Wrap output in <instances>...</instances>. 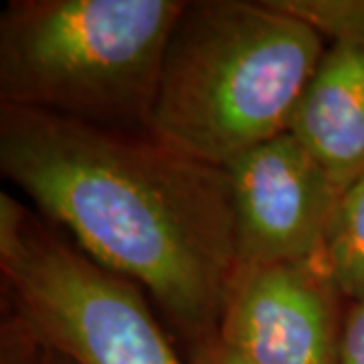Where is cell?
<instances>
[{"instance_id":"277c9868","label":"cell","mask_w":364,"mask_h":364,"mask_svg":"<svg viewBox=\"0 0 364 364\" xmlns=\"http://www.w3.org/2000/svg\"><path fill=\"white\" fill-rule=\"evenodd\" d=\"M0 273L11 314L73 364H186L142 287L105 269L6 193Z\"/></svg>"},{"instance_id":"8992f818","label":"cell","mask_w":364,"mask_h":364,"mask_svg":"<svg viewBox=\"0 0 364 364\" xmlns=\"http://www.w3.org/2000/svg\"><path fill=\"white\" fill-rule=\"evenodd\" d=\"M346 298L318 261L241 272L219 338L251 364H336Z\"/></svg>"},{"instance_id":"7a4b0ae2","label":"cell","mask_w":364,"mask_h":364,"mask_svg":"<svg viewBox=\"0 0 364 364\" xmlns=\"http://www.w3.org/2000/svg\"><path fill=\"white\" fill-rule=\"evenodd\" d=\"M326 49L275 0L188 2L164 57L150 134L225 168L286 134Z\"/></svg>"},{"instance_id":"6da1fadb","label":"cell","mask_w":364,"mask_h":364,"mask_svg":"<svg viewBox=\"0 0 364 364\" xmlns=\"http://www.w3.org/2000/svg\"><path fill=\"white\" fill-rule=\"evenodd\" d=\"M0 172L85 255L146 289L188 346L219 334L239 273L227 168L150 132L0 104Z\"/></svg>"},{"instance_id":"7c38bea8","label":"cell","mask_w":364,"mask_h":364,"mask_svg":"<svg viewBox=\"0 0 364 364\" xmlns=\"http://www.w3.org/2000/svg\"><path fill=\"white\" fill-rule=\"evenodd\" d=\"M186 364H251L219 336H210L188 346Z\"/></svg>"},{"instance_id":"9c48e42d","label":"cell","mask_w":364,"mask_h":364,"mask_svg":"<svg viewBox=\"0 0 364 364\" xmlns=\"http://www.w3.org/2000/svg\"><path fill=\"white\" fill-rule=\"evenodd\" d=\"M330 43L364 45V0H275Z\"/></svg>"},{"instance_id":"8fae6325","label":"cell","mask_w":364,"mask_h":364,"mask_svg":"<svg viewBox=\"0 0 364 364\" xmlns=\"http://www.w3.org/2000/svg\"><path fill=\"white\" fill-rule=\"evenodd\" d=\"M336 364H364V298L348 301Z\"/></svg>"},{"instance_id":"5b68a950","label":"cell","mask_w":364,"mask_h":364,"mask_svg":"<svg viewBox=\"0 0 364 364\" xmlns=\"http://www.w3.org/2000/svg\"><path fill=\"white\" fill-rule=\"evenodd\" d=\"M225 168L233 191L239 273L318 259L344 191L298 138L279 134Z\"/></svg>"},{"instance_id":"ba28073f","label":"cell","mask_w":364,"mask_h":364,"mask_svg":"<svg viewBox=\"0 0 364 364\" xmlns=\"http://www.w3.org/2000/svg\"><path fill=\"white\" fill-rule=\"evenodd\" d=\"M316 261L346 301L364 298V174L340 196Z\"/></svg>"},{"instance_id":"30bf717a","label":"cell","mask_w":364,"mask_h":364,"mask_svg":"<svg viewBox=\"0 0 364 364\" xmlns=\"http://www.w3.org/2000/svg\"><path fill=\"white\" fill-rule=\"evenodd\" d=\"M2 364H73L37 340L16 316L2 324Z\"/></svg>"},{"instance_id":"3957f363","label":"cell","mask_w":364,"mask_h":364,"mask_svg":"<svg viewBox=\"0 0 364 364\" xmlns=\"http://www.w3.org/2000/svg\"><path fill=\"white\" fill-rule=\"evenodd\" d=\"M182 0H13L0 14V104L150 132Z\"/></svg>"},{"instance_id":"52a82bcc","label":"cell","mask_w":364,"mask_h":364,"mask_svg":"<svg viewBox=\"0 0 364 364\" xmlns=\"http://www.w3.org/2000/svg\"><path fill=\"white\" fill-rule=\"evenodd\" d=\"M287 132L342 191L364 174V45L330 43Z\"/></svg>"}]
</instances>
